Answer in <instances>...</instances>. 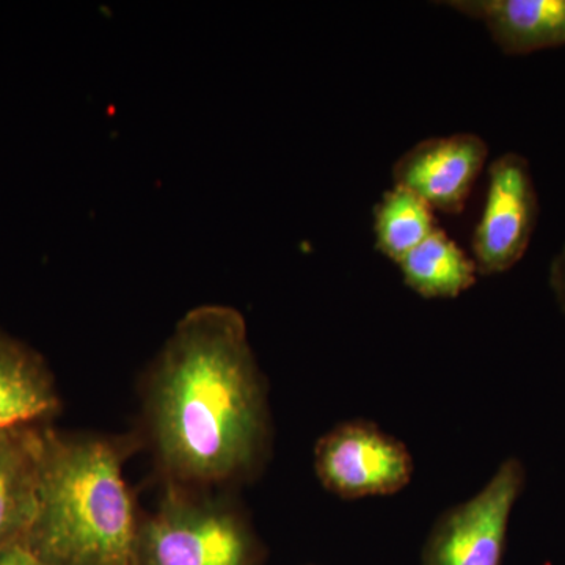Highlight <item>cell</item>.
<instances>
[{
    "label": "cell",
    "instance_id": "6da1fadb",
    "mask_svg": "<svg viewBox=\"0 0 565 565\" xmlns=\"http://www.w3.org/2000/svg\"><path fill=\"white\" fill-rule=\"evenodd\" d=\"M145 426L169 484L211 492L263 473L273 419L239 311L206 305L178 322L148 374Z\"/></svg>",
    "mask_w": 565,
    "mask_h": 565
},
{
    "label": "cell",
    "instance_id": "7a4b0ae2",
    "mask_svg": "<svg viewBox=\"0 0 565 565\" xmlns=\"http://www.w3.org/2000/svg\"><path fill=\"white\" fill-rule=\"evenodd\" d=\"M128 438L41 427L39 512L24 544L51 565H137L141 520Z\"/></svg>",
    "mask_w": 565,
    "mask_h": 565
},
{
    "label": "cell",
    "instance_id": "3957f363",
    "mask_svg": "<svg viewBox=\"0 0 565 565\" xmlns=\"http://www.w3.org/2000/svg\"><path fill=\"white\" fill-rule=\"evenodd\" d=\"M137 565H264V546L233 501L169 484L141 520Z\"/></svg>",
    "mask_w": 565,
    "mask_h": 565
},
{
    "label": "cell",
    "instance_id": "277c9868",
    "mask_svg": "<svg viewBox=\"0 0 565 565\" xmlns=\"http://www.w3.org/2000/svg\"><path fill=\"white\" fill-rule=\"evenodd\" d=\"M525 468L508 459L470 500L448 509L424 544L423 565H500L509 520L523 487Z\"/></svg>",
    "mask_w": 565,
    "mask_h": 565
},
{
    "label": "cell",
    "instance_id": "5b68a950",
    "mask_svg": "<svg viewBox=\"0 0 565 565\" xmlns=\"http://www.w3.org/2000/svg\"><path fill=\"white\" fill-rule=\"evenodd\" d=\"M315 471L330 493L360 500L404 490L414 478L415 462L407 446L377 424L352 419L316 441Z\"/></svg>",
    "mask_w": 565,
    "mask_h": 565
},
{
    "label": "cell",
    "instance_id": "8992f818",
    "mask_svg": "<svg viewBox=\"0 0 565 565\" xmlns=\"http://www.w3.org/2000/svg\"><path fill=\"white\" fill-rule=\"evenodd\" d=\"M539 218V196L530 162L505 152L489 167L484 206L471 250L478 273H508L530 248Z\"/></svg>",
    "mask_w": 565,
    "mask_h": 565
},
{
    "label": "cell",
    "instance_id": "52a82bcc",
    "mask_svg": "<svg viewBox=\"0 0 565 565\" xmlns=\"http://www.w3.org/2000/svg\"><path fill=\"white\" fill-rule=\"evenodd\" d=\"M489 147L471 132L433 137L414 145L393 166L394 185L418 195L433 211L459 214L484 170Z\"/></svg>",
    "mask_w": 565,
    "mask_h": 565
},
{
    "label": "cell",
    "instance_id": "ba28073f",
    "mask_svg": "<svg viewBox=\"0 0 565 565\" xmlns=\"http://www.w3.org/2000/svg\"><path fill=\"white\" fill-rule=\"evenodd\" d=\"M446 6L482 22L504 54L565 46V0H455Z\"/></svg>",
    "mask_w": 565,
    "mask_h": 565
},
{
    "label": "cell",
    "instance_id": "9c48e42d",
    "mask_svg": "<svg viewBox=\"0 0 565 565\" xmlns=\"http://www.w3.org/2000/svg\"><path fill=\"white\" fill-rule=\"evenodd\" d=\"M41 427L0 429V548L24 542L39 512Z\"/></svg>",
    "mask_w": 565,
    "mask_h": 565
},
{
    "label": "cell",
    "instance_id": "30bf717a",
    "mask_svg": "<svg viewBox=\"0 0 565 565\" xmlns=\"http://www.w3.org/2000/svg\"><path fill=\"white\" fill-rule=\"evenodd\" d=\"M58 408L61 397L44 360L0 332V429L35 426Z\"/></svg>",
    "mask_w": 565,
    "mask_h": 565
},
{
    "label": "cell",
    "instance_id": "8fae6325",
    "mask_svg": "<svg viewBox=\"0 0 565 565\" xmlns=\"http://www.w3.org/2000/svg\"><path fill=\"white\" fill-rule=\"evenodd\" d=\"M397 266L405 285L424 299H456L473 288L479 275L473 256L440 228Z\"/></svg>",
    "mask_w": 565,
    "mask_h": 565
},
{
    "label": "cell",
    "instance_id": "7c38bea8",
    "mask_svg": "<svg viewBox=\"0 0 565 565\" xmlns=\"http://www.w3.org/2000/svg\"><path fill=\"white\" fill-rule=\"evenodd\" d=\"M437 228L434 211L401 185L393 184L374 210L375 248L396 264Z\"/></svg>",
    "mask_w": 565,
    "mask_h": 565
},
{
    "label": "cell",
    "instance_id": "4fadbf2b",
    "mask_svg": "<svg viewBox=\"0 0 565 565\" xmlns=\"http://www.w3.org/2000/svg\"><path fill=\"white\" fill-rule=\"evenodd\" d=\"M0 565H51L32 552L24 542L0 548Z\"/></svg>",
    "mask_w": 565,
    "mask_h": 565
},
{
    "label": "cell",
    "instance_id": "5bb4252c",
    "mask_svg": "<svg viewBox=\"0 0 565 565\" xmlns=\"http://www.w3.org/2000/svg\"><path fill=\"white\" fill-rule=\"evenodd\" d=\"M550 286L555 294L557 305L565 313V243L550 267Z\"/></svg>",
    "mask_w": 565,
    "mask_h": 565
}]
</instances>
